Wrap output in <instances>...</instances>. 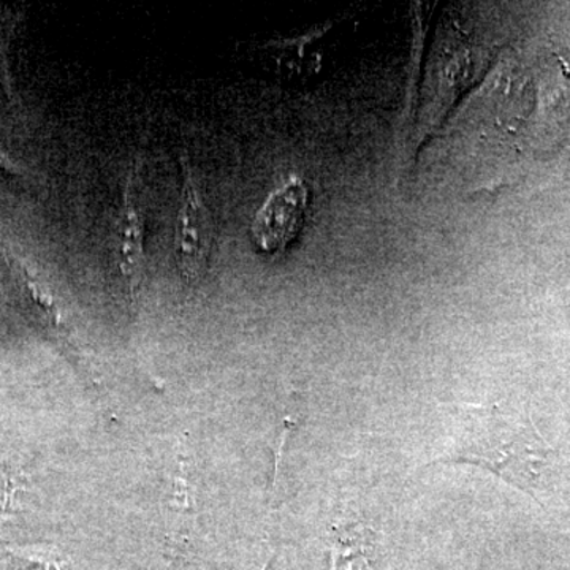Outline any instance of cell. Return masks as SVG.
<instances>
[{
    "label": "cell",
    "mask_w": 570,
    "mask_h": 570,
    "mask_svg": "<svg viewBox=\"0 0 570 570\" xmlns=\"http://www.w3.org/2000/svg\"><path fill=\"white\" fill-rule=\"evenodd\" d=\"M444 452L431 463H469L490 471L535 501L551 487L558 463L550 448L530 422L498 406H455Z\"/></svg>",
    "instance_id": "6da1fadb"
},
{
    "label": "cell",
    "mask_w": 570,
    "mask_h": 570,
    "mask_svg": "<svg viewBox=\"0 0 570 570\" xmlns=\"http://www.w3.org/2000/svg\"><path fill=\"white\" fill-rule=\"evenodd\" d=\"M181 200L176 217L175 254L187 284L205 276L213 247V219L204 194L195 179L189 157L181 156Z\"/></svg>",
    "instance_id": "7a4b0ae2"
},
{
    "label": "cell",
    "mask_w": 570,
    "mask_h": 570,
    "mask_svg": "<svg viewBox=\"0 0 570 570\" xmlns=\"http://www.w3.org/2000/svg\"><path fill=\"white\" fill-rule=\"evenodd\" d=\"M112 255L127 284L130 299L140 294L146 272L145 204L140 165H132L122 186L121 206L116 216Z\"/></svg>",
    "instance_id": "3957f363"
},
{
    "label": "cell",
    "mask_w": 570,
    "mask_h": 570,
    "mask_svg": "<svg viewBox=\"0 0 570 570\" xmlns=\"http://www.w3.org/2000/svg\"><path fill=\"white\" fill-rule=\"evenodd\" d=\"M309 202L306 183L292 176L266 198L254 216L253 242L261 253L277 254L296 238L305 223Z\"/></svg>",
    "instance_id": "277c9868"
},
{
    "label": "cell",
    "mask_w": 570,
    "mask_h": 570,
    "mask_svg": "<svg viewBox=\"0 0 570 570\" xmlns=\"http://www.w3.org/2000/svg\"><path fill=\"white\" fill-rule=\"evenodd\" d=\"M0 277L20 296L22 305L31 311L32 316L61 337L69 336V326L61 307L56 303L50 287L41 281L39 273L28 264L26 258L0 238Z\"/></svg>",
    "instance_id": "5b68a950"
},
{
    "label": "cell",
    "mask_w": 570,
    "mask_h": 570,
    "mask_svg": "<svg viewBox=\"0 0 570 570\" xmlns=\"http://www.w3.org/2000/svg\"><path fill=\"white\" fill-rule=\"evenodd\" d=\"M11 557L37 570H75L73 564L52 547H9Z\"/></svg>",
    "instance_id": "8992f818"
},
{
    "label": "cell",
    "mask_w": 570,
    "mask_h": 570,
    "mask_svg": "<svg viewBox=\"0 0 570 570\" xmlns=\"http://www.w3.org/2000/svg\"><path fill=\"white\" fill-rule=\"evenodd\" d=\"M20 490H22V485L17 475L6 469H0V523L10 519Z\"/></svg>",
    "instance_id": "52a82bcc"
},
{
    "label": "cell",
    "mask_w": 570,
    "mask_h": 570,
    "mask_svg": "<svg viewBox=\"0 0 570 570\" xmlns=\"http://www.w3.org/2000/svg\"><path fill=\"white\" fill-rule=\"evenodd\" d=\"M0 174L21 175V168L0 149Z\"/></svg>",
    "instance_id": "ba28073f"
},
{
    "label": "cell",
    "mask_w": 570,
    "mask_h": 570,
    "mask_svg": "<svg viewBox=\"0 0 570 570\" xmlns=\"http://www.w3.org/2000/svg\"><path fill=\"white\" fill-rule=\"evenodd\" d=\"M268 564H269V562H265V564H264V566H262V569H261V570H266V569H268Z\"/></svg>",
    "instance_id": "9c48e42d"
}]
</instances>
